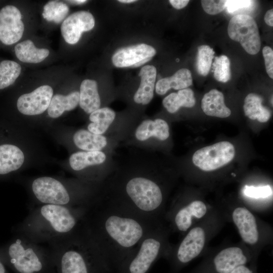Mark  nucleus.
<instances>
[{"label":"nucleus","mask_w":273,"mask_h":273,"mask_svg":"<svg viewBox=\"0 0 273 273\" xmlns=\"http://www.w3.org/2000/svg\"><path fill=\"white\" fill-rule=\"evenodd\" d=\"M157 223L146 219L100 191L87 206L81 230L107 261L124 262Z\"/></svg>","instance_id":"1"},{"label":"nucleus","mask_w":273,"mask_h":273,"mask_svg":"<svg viewBox=\"0 0 273 273\" xmlns=\"http://www.w3.org/2000/svg\"><path fill=\"white\" fill-rule=\"evenodd\" d=\"M226 1L203 0L201 1L204 11L209 15H216L222 12L225 8Z\"/></svg>","instance_id":"35"},{"label":"nucleus","mask_w":273,"mask_h":273,"mask_svg":"<svg viewBox=\"0 0 273 273\" xmlns=\"http://www.w3.org/2000/svg\"><path fill=\"white\" fill-rule=\"evenodd\" d=\"M206 211V206L202 201L196 200L192 202L178 210L175 215L174 222L176 227L180 231H186L192 224L193 216L202 218Z\"/></svg>","instance_id":"25"},{"label":"nucleus","mask_w":273,"mask_h":273,"mask_svg":"<svg viewBox=\"0 0 273 273\" xmlns=\"http://www.w3.org/2000/svg\"><path fill=\"white\" fill-rule=\"evenodd\" d=\"M68 12L69 8L65 4L56 1H50L44 6L42 16L48 21L60 23Z\"/></svg>","instance_id":"32"},{"label":"nucleus","mask_w":273,"mask_h":273,"mask_svg":"<svg viewBox=\"0 0 273 273\" xmlns=\"http://www.w3.org/2000/svg\"><path fill=\"white\" fill-rule=\"evenodd\" d=\"M157 227L141 242L126 260L128 273H146L157 258L162 248V237Z\"/></svg>","instance_id":"7"},{"label":"nucleus","mask_w":273,"mask_h":273,"mask_svg":"<svg viewBox=\"0 0 273 273\" xmlns=\"http://www.w3.org/2000/svg\"><path fill=\"white\" fill-rule=\"evenodd\" d=\"M93 15L85 11L75 12L66 18L61 26V34L65 41L71 44L76 43L82 33L92 30L95 26Z\"/></svg>","instance_id":"15"},{"label":"nucleus","mask_w":273,"mask_h":273,"mask_svg":"<svg viewBox=\"0 0 273 273\" xmlns=\"http://www.w3.org/2000/svg\"><path fill=\"white\" fill-rule=\"evenodd\" d=\"M114 152L110 150L78 151L70 156V166L75 172L81 174L88 169H97L107 178L116 166Z\"/></svg>","instance_id":"10"},{"label":"nucleus","mask_w":273,"mask_h":273,"mask_svg":"<svg viewBox=\"0 0 273 273\" xmlns=\"http://www.w3.org/2000/svg\"><path fill=\"white\" fill-rule=\"evenodd\" d=\"M79 105L87 114L101 108V101L97 82L93 79H84L80 86Z\"/></svg>","instance_id":"22"},{"label":"nucleus","mask_w":273,"mask_h":273,"mask_svg":"<svg viewBox=\"0 0 273 273\" xmlns=\"http://www.w3.org/2000/svg\"><path fill=\"white\" fill-rule=\"evenodd\" d=\"M0 246V258L7 260L18 273H40L48 260L53 259L48 247L35 243L16 233Z\"/></svg>","instance_id":"5"},{"label":"nucleus","mask_w":273,"mask_h":273,"mask_svg":"<svg viewBox=\"0 0 273 273\" xmlns=\"http://www.w3.org/2000/svg\"><path fill=\"white\" fill-rule=\"evenodd\" d=\"M170 4L176 9L185 8L190 2L189 0H170Z\"/></svg>","instance_id":"38"},{"label":"nucleus","mask_w":273,"mask_h":273,"mask_svg":"<svg viewBox=\"0 0 273 273\" xmlns=\"http://www.w3.org/2000/svg\"><path fill=\"white\" fill-rule=\"evenodd\" d=\"M253 2L252 1H226L225 7L228 11L232 13L250 7Z\"/></svg>","instance_id":"37"},{"label":"nucleus","mask_w":273,"mask_h":273,"mask_svg":"<svg viewBox=\"0 0 273 273\" xmlns=\"http://www.w3.org/2000/svg\"><path fill=\"white\" fill-rule=\"evenodd\" d=\"M196 100L192 89L186 88L172 93L164 98L162 104L169 113L177 112L180 108H192L195 106Z\"/></svg>","instance_id":"27"},{"label":"nucleus","mask_w":273,"mask_h":273,"mask_svg":"<svg viewBox=\"0 0 273 273\" xmlns=\"http://www.w3.org/2000/svg\"><path fill=\"white\" fill-rule=\"evenodd\" d=\"M232 217L243 240L251 245L256 243L259 234L253 214L245 208L238 207L234 210Z\"/></svg>","instance_id":"18"},{"label":"nucleus","mask_w":273,"mask_h":273,"mask_svg":"<svg viewBox=\"0 0 273 273\" xmlns=\"http://www.w3.org/2000/svg\"><path fill=\"white\" fill-rule=\"evenodd\" d=\"M192 83L191 71L188 69L181 68L171 76L159 79L155 84V89L158 95H164L171 88L180 90L188 88Z\"/></svg>","instance_id":"24"},{"label":"nucleus","mask_w":273,"mask_h":273,"mask_svg":"<svg viewBox=\"0 0 273 273\" xmlns=\"http://www.w3.org/2000/svg\"><path fill=\"white\" fill-rule=\"evenodd\" d=\"M24 161L21 150L14 145H0V174L5 175L19 169Z\"/></svg>","instance_id":"23"},{"label":"nucleus","mask_w":273,"mask_h":273,"mask_svg":"<svg viewBox=\"0 0 273 273\" xmlns=\"http://www.w3.org/2000/svg\"><path fill=\"white\" fill-rule=\"evenodd\" d=\"M212 71L216 80L222 82H228L231 77L230 61L225 55L214 58Z\"/></svg>","instance_id":"33"},{"label":"nucleus","mask_w":273,"mask_h":273,"mask_svg":"<svg viewBox=\"0 0 273 273\" xmlns=\"http://www.w3.org/2000/svg\"><path fill=\"white\" fill-rule=\"evenodd\" d=\"M89 120L88 131L112 138L119 142L124 140L135 124L117 122L116 113L109 107L100 108L93 112L89 114Z\"/></svg>","instance_id":"8"},{"label":"nucleus","mask_w":273,"mask_h":273,"mask_svg":"<svg viewBox=\"0 0 273 273\" xmlns=\"http://www.w3.org/2000/svg\"><path fill=\"white\" fill-rule=\"evenodd\" d=\"M53 95L52 87L48 85L38 87L31 93L20 96L17 100L19 111L26 115H36L48 109Z\"/></svg>","instance_id":"13"},{"label":"nucleus","mask_w":273,"mask_h":273,"mask_svg":"<svg viewBox=\"0 0 273 273\" xmlns=\"http://www.w3.org/2000/svg\"><path fill=\"white\" fill-rule=\"evenodd\" d=\"M264 59L266 71L269 77L273 78V51L268 46H265L262 50Z\"/></svg>","instance_id":"36"},{"label":"nucleus","mask_w":273,"mask_h":273,"mask_svg":"<svg viewBox=\"0 0 273 273\" xmlns=\"http://www.w3.org/2000/svg\"><path fill=\"white\" fill-rule=\"evenodd\" d=\"M205 234L200 227L192 229L180 243L177 250V260L186 263L198 256L205 245Z\"/></svg>","instance_id":"17"},{"label":"nucleus","mask_w":273,"mask_h":273,"mask_svg":"<svg viewBox=\"0 0 273 273\" xmlns=\"http://www.w3.org/2000/svg\"><path fill=\"white\" fill-rule=\"evenodd\" d=\"M169 136V126L165 120L148 118L135 123L123 143L131 148L151 152L156 142H165Z\"/></svg>","instance_id":"6"},{"label":"nucleus","mask_w":273,"mask_h":273,"mask_svg":"<svg viewBox=\"0 0 273 273\" xmlns=\"http://www.w3.org/2000/svg\"><path fill=\"white\" fill-rule=\"evenodd\" d=\"M201 108L207 115L219 118H226L231 114V110L224 103L223 94L213 89L206 93L201 101Z\"/></svg>","instance_id":"21"},{"label":"nucleus","mask_w":273,"mask_h":273,"mask_svg":"<svg viewBox=\"0 0 273 273\" xmlns=\"http://www.w3.org/2000/svg\"><path fill=\"white\" fill-rule=\"evenodd\" d=\"M156 50L146 43H140L121 48L112 57L113 64L117 67H138L151 60Z\"/></svg>","instance_id":"14"},{"label":"nucleus","mask_w":273,"mask_h":273,"mask_svg":"<svg viewBox=\"0 0 273 273\" xmlns=\"http://www.w3.org/2000/svg\"><path fill=\"white\" fill-rule=\"evenodd\" d=\"M264 20L266 24L271 27L273 26V10L272 9L266 12Z\"/></svg>","instance_id":"39"},{"label":"nucleus","mask_w":273,"mask_h":273,"mask_svg":"<svg viewBox=\"0 0 273 273\" xmlns=\"http://www.w3.org/2000/svg\"><path fill=\"white\" fill-rule=\"evenodd\" d=\"M235 155L234 145L229 142L221 141L196 151L193 155L192 161L200 169L210 171L227 164Z\"/></svg>","instance_id":"11"},{"label":"nucleus","mask_w":273,"mask_h":273,"mask_svg":"<svg viewBox=\"0 0 273 273\" xmlns=\"http://www.w3.org/2000/svg\"><path fill=\"white\" fill-rule=\"evenodd\" d=\"M72 140L75 146L82 151H114L119 143L114 139L84 129L77 130Z\"/></svg>","instance_id":"16"},{"label":"nucleus","mask_w":273,"mask_h":273,"mask_svg":"<svg viewBox=\"0 0 273 273\" xmlns=\"http://www.w3.org/2000/svg\"><path fill=\"white\" fill-rule=\"evenodd\" d=\"M228 33L230 38L239 42L248 54L255 55L259 51L261 41L258 28L250 15H235L229 22Z\"/></svg>","instance_id":"9"},{"label":"nucleus","mask_w":273,"mask_h":273,"mask_svg":"<svg viewBox=\"0 0 273 273\" xmlns=\"http://www.w3.org/2000/svg\"><path fill=\"white\" fill-rule=\"evenodd\" d=\"M87 207L39 205L29 209L27 216L13 231L35 243L50 246L80 231Z\"/></svg>","instance_id":"3"},{"label":"nucleus","mask_w":273,"mask_h":273,"mask_svg":"<svg viewBox=\"0 0 273 273\" xmlns=\"http://www.w3.org/2000/svg\"><path fill=\"white\" fill-rule=\"evenodd\" d=\"M156 75V68L153 65H146L141 68L139 73L140 84L132 97L134 103L145 106L150 103L154 96Z\"/></svg>","instance_id":"19"},{"label":"nucleus","mask_w":273,"mask_h":273,"mask_svg":"<svg viewBox=\"0 0 273 273\" xmlns=\"http://www.w3.org/2000/svg\"><path fill=\"white\" fill-rule=\"evenodd\" d=\"M17 58L21 62L38 63L43 61L50 54L47 49H38L31 40L27 39L16 45L14 48Z\"/></svg>","instance_id":"28"},{"label":"nucleus","mask_w":273,"mask_h":273,"mask_svg":"<svg viewBox=\"0 0 273 273\" xmlns=\"http://www.w3.org/2000/svg\"><path fill=\"white\" fill-rule=\"evenodd\" d=\"M68 2H70L72 3L76 4H81L84 3L86 2L87 1L85 0H75V1H69Z\"/></svg>","instance_id":"42"},{"label":"nucleus","mask_w":273,"mask_h":273,"mask_svg":"<svg viewBox=\"0 0 273 273\" xmlns=\"http://www.w3.org/2000/svg\"><path fill=\"white\" fill-rule=\"evenodd\" d=\"M133 149L124 160H116L101 191L139 215L157 222L164 194L152 165L151 152Z\"/></svg>","instance_id":"2"},{"label":"nucleus","mask_w":273,"mask_h":273,"mask_svg":"<svg viewBox=\"0 0 273 273\" xmlns=\"http://www.w3.org/2000/svg\"><path fill=\"white\" fill-rule=\"evenodd\" d=\"M6 270L3 264L2 260L0 258V273H6Z\"/></svg>","instance_id":"41"},{"label":"nucleus","mask_w":273,"mask_h":273,"mask_svg":"<svg viewBox=\"0 0 273 273\" xmlns=\"http://www.w3.org/2000/svg\"><path fill=\"white\" fill-rule=\"evenodd\" d=\"M263 99L254 93L249 94L245 98L243 109L246 116L260 122H267L271 117L269 109L262 105Z\"/></svg>","instance_id":"29"},{"label":"nucleus","mask_w":273,"mask_h":273,"mask_svg":"<svg viewBox=\"0 0 273 273\" xmlns=\"http://www.w3.org/2000/svg\"><path fill=\"white\" fill-rule=\"evenodd\" d=\"M20 10L15 6L7 5L0 10V40L11 45L22 37L24 25Z\"/></svg>","instance_id":"12"},{"label":"nucleus","mask_w":273,"mask_h":273,"mask_svg":"<svg viewBox=\"0 0 273 273\" xmlns=\"http://www.w3.org/2000/svg\"><path fill=\"white\" fill-rule=\"evenodd\" d=\"M248 261L242 250L237 247H229L221 250L213 259L214 269L217 273H230Z\"/></svg>","instance_id":"20"},{"label":"nucleus","mask_w":273,"mask_h":273,"mask_svg":"<svg viewBox=\"0 0 273 273\" xmlns=\"http://www.w3.org/2000/svg\"><path fill=\"white\" fill-rule=\"evenodd\" d=\"M120 3H131L135 2V0H119L118 1Z\"/></svg>","instance_id":"43"},{"label":"nucleus","mask_w":273,"mask_h":273,"mask_svg":"<svg viewBox=\"0 0 273 273\" xmlns=\"http://www.w3.org/2000/svg\"><path fill=\"white\" fill-rule=\"evenodd\" d=\"M230 273H253V271L245 265H243L238 266Z\"/></svg>","instance_id":"40"},{"label":"nucleus","mask_w":273,"mask_h":273,"mask_svg":"<svg viewBox=\"0 0 273 273\" xmlns=\"http://www.w3.org/2000/svg\"><path fill=\"white\" fill-rule=\"evenodd\" d=\"M79 92L74 91L67 95L57 94L53 96L48 108L49 116L56 118L65 111L74 109L79 104Z\"/></svg>","instance_id":"26"},{"label":"nucleus","mask_w":273,"mask_h":273,"mask_svg":"<svg viewBox=\"0 0 273 273\" xmlns=\"http://www.w3.org/2000/svg\"><path fill=\"white\" fill-rule=\"evenodd\" d=\"M215 52L207 45H202L198 48L196 67L197 72L205 76L209 72Z\"/></svg>","instance_id":"31"},{"label":"nucleus","mask_w":273,"mask_h":273,"mask_svg":"<svg viewBox=\"0 0 273 273\" xmlns=\"http://www.w3.org/2000/svg\"><path fill=\"white\" fill-rule=\"evenodd\" d=\"M244 194L247 197L253 198H265L272 194V189L268 186L260 187L246 185L243 190Z\"/></svg>","instance_id":"34"},{"label":"nucleus","mask_w":273,"mask_h":273,"mask_svg":"<svg viewBox=\"0 0 273 273\" xmlns=\"http://www.w3.org/2000/svg\"><path fill=\"white\" fill-rule=\"evenodd\" d=\"M101 186L81 180L72 188L55 178L41 176L32 181L31 190L38 205L87 207L98 195Z\"/></svg>","instance_id":"4"},{"label":"nucleus","mask_w":273,"mask_h":273,"mask_svg":"<svg viewBox=\"0 0 273 273\" xmlns=\"http://www.w3.org/2000/svg\"><path fill=\"white\" fill-rule=\"evenodd\" d=\"M21 67L18 63L11 60H4L0 63V89L13 84L21 72Z\"/></svg>","instance_id":"30"}]
</instances>
